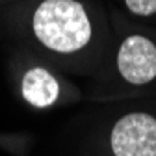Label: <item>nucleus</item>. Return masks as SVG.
Listing matches in <instances>:
<instances>
[{
    "label": "nucleus",
    "instance_id": "nucleus-1",
    "mask_svg": "<svg viewBox=\"0 0 156 156\" xmlns=\"http://www.w3.org/2000/svg\"><path fill=\"white\" fill-rule=\"evenodd\" d=\"M34 32L56 52H74L91 39L89 19L76 0H45L34 13Z\"/></svg>",
    "mask_w": 156,
    "mask_h": 156
},
{
    "label": "nucleus",
    "instance_id": "nucleus-2",
    "mask_svg": "<svg viewBox=\"0 0 156 156\" xmlns=\"http://www.w3.org/2000/svg\"><path fill=\"white\" fill-rule=\"evenodd\" d=\"M115 156H156V119L147 113H128L112 130Z\"/></svg>",
    "mask_w": 156,
    "mask_h": 156
},
{
    "label": "nucleus",
    "instance_id": "nucleus-3",
    "mask_svg": "<svg viewBox=\"0 0 156 156\" xmlns=\"http://www.w3.org/2000/svg\"><path fill=\"white\" fill-rule=\"evenodd\" d=\"M117 65L126 82L147 84L156 76V47L143 35H130L119 48Z\"/></svg>",
    "mask_w": 156,
    "mask_h": 156
},
{
    "label": "nucleus",
    "instance_id": "nucleus-4",
    "mask_svg": "<svg viewBox=\"0 0 156 156\" xmlns=\"http://www.w3.org/2000/svg\"><path fill=\"white\" fill-rule=\"evenodd\" d=\"M23 95L37 108L50 106L58 99V82L45 69H32L23 78Z\"/></svg>",
    "mask_w": 156,
    "mask_h": 156
},
{
    "label": "nucleus",
    "instance_id": "nucleus-5",
    "mask_svg": "<svg viewBox=\"0 0 156 156\" xmlns=\"http://www.w3.org/2000/svg\"><path fill=\"white\" fill-rule=\"evenodd\" d=\"M125 2H126V8L136 15L147 17L156 13V0H125Z\"/></svg>",
    "mask_w": 156,
    "mask_h": 156
}]
</instances>
